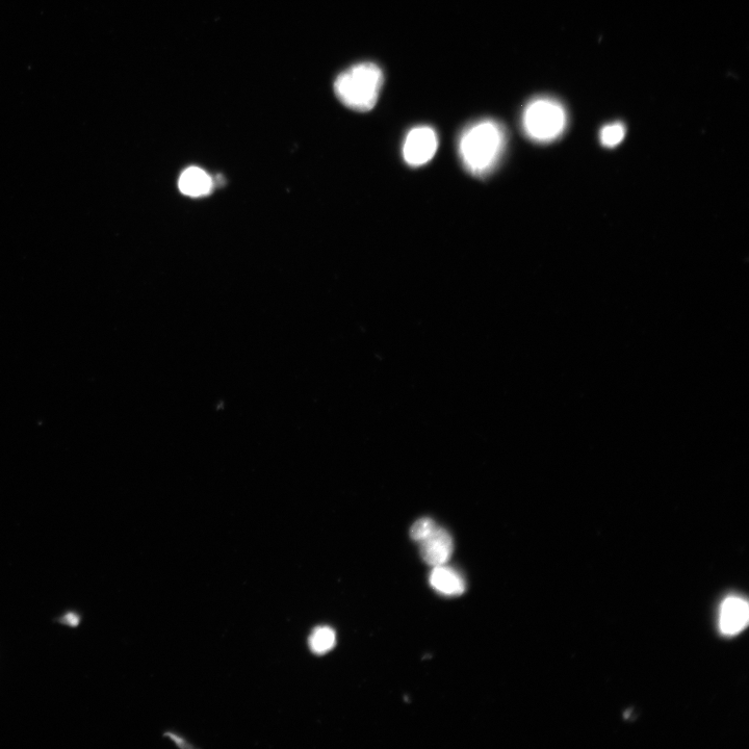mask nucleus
<instances>
[{
    "instance_id": "nucleus-9",
    "label": "nucleus",
    "mask_w": 749,
    "mask_h": 749,
    "mask_svg": "<svg viewBox=\"0 0 749 749\" xmlns=\"http://www.w3.org/2000/svg\"><path fill=\"white\" fill-rule=\"evenodd\" d=\"M308 643L314 654L322 656L333 650L335 643H337V635L330 627H319L309 637Z\"/></svg>"
},
{
    "instance_id": "nucleus-5",
    "label": "nucleus",
    "mask_w": 749,
    "mask_h": 749,
    "mask_svg": "<svg viewBox=\"0 0 749 749\" xmlns=\"http://www.w3.org/2000/svg\"><path fill=\"white\" fill-rule=\"evenodd\" d=\"M420 544L424 562L432 567L448 564L454 552L451 534L439 527H436Z\"/></svg>"
},
{
    "instance_id": "nucleus-6",
    "label": "nucleus",
    "mask_w": 749,
    "mask_h": 749,
    "mask_svg": "<svg viewBox=\"0 0 749 749\" xmlns=\"http://www.w3.org/2000/svg\"><path fill=\"white\" fill-rule=\"evenodd\" d=\"M749 619V608L746 601L731 597L723 602L719 615V628L725 635H736L742 632Z\"/></svg>"
},
{
    "instance_id": "nucleus-7",
    "label": "nucleus",
    "mask_w": 749,
    "mask_h": 749,
    "mask_svg": "<svg viewBox=\"0 0 749 749\" xmlns=\"http://www.w3.org/2000/svg\"><path fill=\"white\" fill-rule=\"evenodd\" d=\"M429 582L435 591L445 597H459L467 589V583L463 576L447 564L434 566Z\"/></svg>"
},
{
    "instance_id": "nucleus-2",
    "label": "nucleus",
    "mask_w": 749,
    "mask_h": 749,
    "mask_svg": "<svg viewBox=\"0 0 749 749\" xmlns=\"http://www.w3.org/2000/svg\"><path fill=\"white\" fill-rule=\"evenodd\" d=\"M384 83L383 72L374 63H360L342 72L334 82L335 95L356 112L371 111Z\"/></svg>"
},
{
    "instance_id": "nucleus-11",
    "label": "nucleus",
    "mask_w": 749,
    "mask_h": 749,
    "mask_svg": "<svg viewBox=\"0 0 749 749\" xmlns=\"http://www.w3.org/2000/svg\"><path fill=\"white\" fill-rule=\"evenodd\" d=\"M434 521L424 518L417 521L410 529V537L418 542L425 540L436 528Z\"/></svg>"
},
{
    "instance_id": "nucleus-1",
    "label": "nucleus",
    "mask_w": 749,
    "mask_h": 749,
    "mask_svg": "<svg viewBox=\"0 0 749 749\" xmlns=\"http://www.w3.org/2000/svg\"><path fill=\"white\" fill-rule=\"evenodd\" d=\"M506 145L505 128L495 120H481L464 129L459 139V157L469 173L483 178L498 167Z\"/></svg>"
},
{
    "instance_id": "nucleus-4",
    "label": "nucleus",
    "mask_w": 749,
    "mask_h": 749,
    "mask_svg": "<svg viewBox=\"0 0 749 749\" xmlns=\"http://www.w3.org/2000/svg\"><path fill=\"white\" fill-rule=\"evenodd\" d=\"M438 149V136L430 126L411 129L403 145V157L407 165L422 167L435 156Z\"/></svg>"
},
{
    "instance_id": "nucleus-3",
    "label": "nucleus",
    "mask_w": 749,
    "mask_h": 749,
    "mask_svg": "<svg viewBox=\"0 0 749 749\" xmlns=\"http://www.w3.org/2000/svg\"><path fill=\"white\" fill-rule=\"evenodd\" d=\"M526 136L533 142L551 143L560 138L567 126V113L558 100L538 97L526 106L522 116Z\"/></svg>"
},
{
    "instance_id": "nucleus-10",
    "label": "nucleus",
    "mask_w": 749,
    "mask_h": 749,
    "mask_svg": "<svg viewBox=\"0 0 749 749\" xmlns=\"http://www.w3.org/2000/svg\"><path fill=\"white\" fill-rule=\"evenodd\" d=\"M626 137V127L621 122L606 125L601 131V142L607 148H614L621 144Z\"/></svg>"
},
{
    "instance_id": "nucleus-12",
    "label": "nucleus",
    "mask_w": 749,
    "mask_h": 749,
    "mask_svg": "<svg viewBox=\"0 0 749 749\" xmlns=\"http://www.w3.org/2000/svg\"><path fill=\"white\" fill-rule=\"evenodd\" d=\"M63 623L71 627L79 626L80 617L74 613H69L64 617Z\"/></svg>"
},
{
    "instance_id": "nucleus-8",
    "label": "nucleus",
    "mask_w": 749,
    "mask_h": 749,
    "mask_svg": "<svg viewBox=\"0 0 749 749\" xmlns=\"http://www.w3.org/2000/svg\"><path fill=\"white\" fill-rule=\"evenodd\" d=\"M213 186L214 183L211 176L197 167L185 170L178 182L180 192L194 198L209 195Z\"/></svg>"
}]
</instances>
